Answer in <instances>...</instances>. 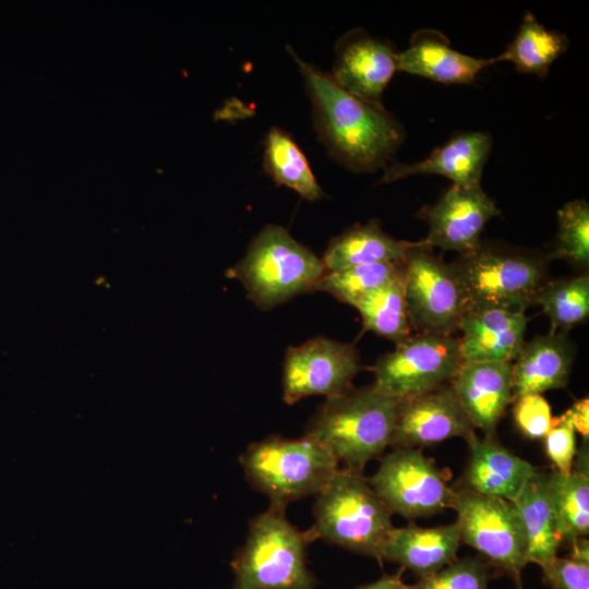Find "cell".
I'll return each instance as SVG.
<instances>
[{
	"mask_svg": "<svg viewBox=\"0 0 589 589\" xmlns=\"http://www.w3.org/2000/svg\"><path fill=\"white\" fill-rule=\"evenodd\" d=\"M303 77L312 104L315 129L330 156L350 170L372 172L386 168L405 132L382 104L361 99L341 88L330 74L303 61L287 47Z\"/></svg>",
	"mask_w": 589,
	"mask_h": 589,
	"instance_id": "1",
	"label": "cell"
},
{
	"mask_svg": "<svg viewBox=\"0 0 589 589\" xmlns=\"http://www.w3.org/2000/svg\"><path fill=\"white\" fill-rule=\"evenodd\" d=\"M399 400L372 384L326 398L304 435L327 447L344 469L361 473L392 445Z\"/></svg>",
	"mask_w": 589,
	"mask_h": 589,
	"instance_id": "2",
	"label": "cell"
},
{
	"mask_svg": "<svg viewBox=\"0 0 589 589\" xmlns=\"http://www.w3.org/2000/svg\"><path fill=\"white\" fill-rule=\"evenodd\" d=\"M551 256L495 241H480L450 263L467 309L525 311L549 280Z\"/></svg>",
	"mask_w": 589,
	"mask_h": 589,
	"instance_id": "3",
	"label": "cell"
},
{
	"mask_svg": "<svg viewBox=\"0 0 589 589\" xmlns=\"http://www.w3.org/2000/svg\"><path fill=\"white\" fill-rule=\"evenodd\" d=\"M240 464L252 488L269 498L271 505L281 508L316 496L339 470L332 452L306 435L267 436L250 444Z\"/></svg>",
	"mask_w": 589,
	"mask_h": 589,
	"instance_id": "4",
	"label": "cell"
},
{
	"mask_svg": "<svg viewBox=\"0 0 589 589\" xmlns=\"http://www.w3.org/2000/svg\"><path fill=\"white\" fill-rule=\"evenodd\" d=\"M324 273L322 259L287 229L272 224L255 236L230 269V276L242 283L249 299L263 311L316 291Z\"/></svg>",
	"mask_w": 589,
	"mask_h": 589,
	"instance_id": "5",
	"label": "cell"
},
{
	"mask_svg": "<svg viewBox=\"0 0 589 589\" xmlns=\"http://www.w3.org/2000/svg\"><path fill=\"white\" fill-rule=\"evenodd\" d=\"M311 540L322 539L357 554L380 560L393 530L392 513L366 478L339 469L316 495Z\"/></svg>",
	"mask_w": 589,
	"mask_h": 589,
	"instance_id": "6",
	"label": "cell"
},
{
	"mask_svg": "<svg viewBox=\"0 0 589 589\" xmlns=\"http://www.w3.org/2000/svg\"><path fill=\"white\" fill-rule=\"evenodd\" d=\"M310 541L306 531L288 521L285 508L271 505L250 522L245 543L231 562L233 589H314L305 563Z\"/></svg>",
	"mask_w": 589,
	"mask_h": 589,
	"instance_id": "7",
	"label": "cell"
},
{
	"mask_svg": "<svg viewBox=\"0 0 589 589\" xmlns=\"http://www.w3.org/2000/svg\"><path fill=\"white\" fill-rule=\"evenodd\" d=\"M410 324L417 334L452 335L467 311L465 296L450 264L420 240L401 260Z\"/></svg>",
	"mask_w": 589,
	"mask_h": 589,
	"instance_id": "8",
	"label": "cell"
},
{
	"mask_svg": "<svg viewBox=\"0 0 589 589\" xmlns=\"http://www.w3.org/2000/svg\"><path fill=\"white\" fill-rule=\"evenodd\" d=\"M452 508L457 513L461 543L520 587L521 572L528 564L527 540L515 504L461 488L455 489Z\"/></svg>",
	"mask_w": 589,
	"mask_h": 589,
	"instance_id": "9",
	"label": "cell"
},
{
	"mask_svg": "<svg viewBox=\"0 0 589 589\" xmlns=\"http://www.w3.org/2000/svg\"><path fill=\"white\" fill-rule=\"evenodd\" d=\"M366 480L392 514L407 519L435 515L454 502L455 489L421 448L395 447Z\"/></svg>",
	"mask_w": 589,
	"mask_h": 589,
	"instance_id": "10",
	"label": "cell"
},
{
	"mask_svg": "<svg viewBox=\"0 0 589 589\" xmlns=\"http://www.w3.org/2000/svg\"><path fill=\"white\" fill-rule=\"evenodd\" d=\"M461 363L458 338L416 334L376 360L372 385L402 400L450 383Z\"/></svg>",
	"mask_w": 589,
	"mask_h": 589,
	"instance_id": "11",
	"label": "cell"
},
{
	"mask_svg": "<svg viewBox=\"0 0 589 589\" xmlns=\"http://www.w3.org/2000/svg\"><path fill=\"white\" fill-rule=\"evenodd\" d=\"M360 369L359 353L351 344L318 336L289 347L283 370L284 400L292 405L308 396L341 395L353 387Z\"/></svg>",
	"mask_w": 589,
	"mask_h": 589,
	"instance_id": "12",
	"label": "cell"
},
{
	"mask_svg": "<svg viewBox=\"0 0 589 589\" xmlns=\"http://www.w3.org/2000/svg\"><path fill=\"white\" fill-rule=\"evenodd\" d=\"M498 215L500 209L481 185L452 184L435 204L425 206L419 214L428 224L423 242L443 251L468 252L481 241L489 220Z\"/></svg>",
	"mask_w": 589,
	"mask_h": 589,
	"instance_id": "13",
	"label": "cell"
},
{
	"mask_svg": "<svg viewBox=\"0 0 589 589\" xmlns=\"http://www.w3.org/2000/svg\"><path fill=\"white\" fill-rule=\"evenodd\" d=\"M474 432L450 385L399 400L392 438L394 447L422 448Z\"/></svg>",
	"mask_w": 589,
	"mask_h": 589,
	"instance_id": "14",
	"label": "cell"
},
{
	"mask_svg": "<svg viewBox=\"0 0 589 589\" xmlns=\"http://www.w3.org/2000/svg\"><path fill=\"white\" fill-rule=\"evenodd\" d=\"M398 52L387 41L352 29L335 46L332 79L348 93L382 104L381 97L397 70Z\"/></svg>",
	"mask_w": 589,
	"mask_h": 589,
	"instance_id": "15",
	"label": "cell"
},
{
	"mask_svg": "<svg viewBox=\"0 0 589 589\" xmlns=\"http://www.w3.org/2000/svg\"><path fill=\"white\" fill-rule=\"evenodd\" d=\"M450 385L473 428L495 436L513 401L512 362H462Z\"/></svg>",
	"mask_w": 589,
	"mask_h": 589,
	"instance_id": "16",
	"label": "cell"
},
{
	"mask_svg": "<svg viewBox=\"0 0 589 589\" xmlns=\"http://www.w3.org/2000/svg\"><path fill=\"white\" fill-rule=\"evenodd\" d=\"M491 148L492 137L489 133L460 132L423 160L392 163L384 169L381 182L389 183L414 175H440L453 181V184L479 187Z\"/></svg>",
	"mask_w": 589,
	"mask_h": 589,
	"instance_id": "17",
	"label": "cell"
},
{
	"mask_svg": "<svg viewBox=\"0 0 589 589\" xmlns=\"http://www.w3.org/2000/svg\"><path fill=\"white\" fill-rule=\"evenodd\" d=\"M527 323L525 311L467 309L458 327L462 362H513L525 342Z\"/></svg>",
	"mask_w": 589,
	"mask_h": 589,
	"instance_id": "18",
	"label": "cell"
},
{
	"mask_svg": "<svg viewBox=\"0 0 589 589\" xmlns=\"http://www.w3.org/2000/svg\"><path fill=\"white\" fill-rule=\"evenodd\" d=\"M470 454L464 473L465 489L474 493L515 501L537 469L513 454L495 436L467 440Z\"/></svg>",
	"mask_w": 589,
	"mask_h": 589,
	"instance_id": "19",
	"label": "cell"
},
{
	"mask_svg": "<svg viewBox=\"0 0 589 589\" xmlns=\"http://www.w3.org/2000/svg\"><path fill=\"white\" fill-rule=\"evenodd\" d=\"M574 358L575 347L565 332H550L525 341L512 362L513 400L564 388Z\"/></svg>",
	"mask_w": 589,
	"mask_h": 589,
	"instance_id": "20",
	"label": "cell"
},
{
	"mask_svg": "<svg viewBox=\"0 0 589 589\" xmlns=\"http://www.w3.org/2000/svg\"><path fill=\"white\" fill-rule=\"evenodd\" d=\"M492 64V58H476L455 50L448 39L435 29L416 32L409 46L398 52L397 58L398 71L445 85L470 84Z\"/></svg>",
	"mask_w": 589,
	"mask_h": 589,
	"instance_id": "21",
	"label": "cell"
},
{
	"mask_svg": "<svg viewBox=\"0 0 589 589\" xmlns=\"http://www.w3.org/2000/svg\"><path fill=\"white\" fill-rule=\"evenodd\" d=\"M460 544L457 520L429 528L412 524L394 527L382 548L380 560L398 563L422 578L455 561Z\"/></svg>",
	"mask_w": 589,
	"mask_h": 589,
	"instance_id": "22",
	"label": "cell"
},
{
	"mask_svg": "<svg viewBox=\"0 0 589 589\" xmlns=\"http://www.w3.org/2000/svg\"><path fill=\"white\" fill-rule=\"evenodd\" d=\"M418 242V241H417ZM417 242L388 236L376 219L357 224L333 238L322 257L325 272L358 265L400 262Z\"/></svg>",
	"mask_w": 589,
	"mask_h": 589,
	"instance_id": "23",
	"label": "cell"
},
{
	"mask_svg": "<svg viewBox=\"0 0 589 589\" xmlns=\"http://www.w3.org/2000/svg\"><path fill=\"white\" fill-rule=\"evenodd\" d=\"M588 440L577 448L569 473L546 474L548 491L562 543H573L589 533Z\"/></svg>",
	"mask_w": 589,
	"mask_h": 589,
	"instance_id": "24",
	"label": "cell"
},
{
	"mask_svg": "<svg viewBox=\"0 0 589 589\" xmlns=\"http://www.w3.org/2000/svg\"><path fill=\"white\" fill-rule=\"evenodd\" d=\"M513 503L527 540V561L541 567L557 556L562 544L548 491L546 473L537 470Z\"/></svg>",
	"mask_w": 589,
	"mask_h": 589,
	"instance_id": "25",
	"label": "cell"
},
{
	"mask_svg": "<svg viewBox=\"0 0 589 589\" xmlns=\"http://www.w3.org/2000/svg\"><path fill=\"white\" fill-rule=\"evenodd\" d=\"M568 48L567 37L545 28L533 14L527 13L513 40L493 62H512L521 73L544 77L551 64Z\"/></svg>",
	"mask_w": 589,
	"mask_h": 589,
	"instance_id": "26",
	"label": "cell"
},
{
	"mask_svg": "<svg viewBox=\"0 0 589 589\" xmlns=\"http://www.w3.org/2000/svg\"><path fill=\"white\" fill-rule=\"evenodd\" d=\"M264 167L278 185L296 191L302 199L312 202L323 196L303 152L288 133L275 127L265 136Z\"/></svg>",
	"mask_w": 589,
	"mask_h": 589,
	"instance_id": "27",
	"label": "cell"
},
{
	"mask_svg": "<svg viewBox=\"0 0 589 589\" xmlns=\"http://www.w3.org/2000/svg\"><path fill=\"white\" fill-rule=\"evenodd\" d=\"M352 306L359 311L366 330L389 339L395 345L412 336L402 274L395 281L363 296Z\"/></svg>",
	"mask_w": 589,
	"mask_h": 589,
	"instance_id": "28",
	"label": "cell"
},
{
	"mask_svg": "<svg viewBox=\"0 0 589 589\" xmlns=\"http://www.w3.org/2000/svg\"><path fill=\"white\" fill-rule=\"evenodd\" d=\"M551 321V332H565L584 323L589 315V277L587 274L548 280L536 298Z\"/></svg>",
	"mask_w": 589,
	"mask_h": 589,
	"instance_id": "29",
	"label": "cell"
},
{
	"mask_svg": "<svg viewBox=\"0 0 589 589\" xmlns=\"http://www.w3.org/2000/svg\"><path fill=\"white\" fill-rule=\"evenodd\" d=\"M401 274V261L325 272L316 291L327 292L338 301L353 305L363 296L395 281Z\"/></svg>",
	"mask_w": 589,
	"mask_h": 589,
	"instance_id": "30",
	"label": "cell"
},
{
	"mask_svg": "<svg viewBox=\"0 0 589 589\" xmlns=\"http://www.w3.org/2000/svg\"><path fill=\"white\" fill-rule=\"evenodd\" d=\"M557 235L551 259H563L581 267L589 265V205L584 199L557 211Z\"/></svg>",
	"mask_w": 589,
	"mask_h": 589,
	"instance_id": "31",
	"label": "cell"
},
{
	"mask_svg": "<svg viewBox=\"0 0 589 589\" xmlns=\"http://www.w3.org/2000/svg\"><path fill=\"white\" fill-rule=\"evenodd\" d=\"M489 565L480 557L456 558L438 572L419 578L416 589H489Z\"/></svg>",
	"mask_w": 589,
	"mask_h": 589,
	"instance_id": "32",
	"label": "cell"
},
{
	"mask_svg": "<svg viewBox=\"0 0 589 589\" xmlns=\"http://www.w3.org/2000/svg\"><path fill=\"white\" fill-rule=\"evenodd\" d=\"M570 546L568 556L541 566L543 577L553 589H589V542L580 538Z\"/></svg>",
	"mask_w": 589,
	"mask_h": 589,
	"instance_id": "33",
	"label": "cell"
},
{
	"mask_svg": "<svg viewBox=\"0 0 589 589\" xmlns=\"http://www.w3.org/2000/svg\"><path fill=\"white\" fill-rule=\"evenodd\" d=\"M513 401L514 421L519 431L530 440L543 438L554 423L546 399L541 394H527Z\"/></svg>",
	"mask_w": 589,
	"mask_h": 589,
	"instance_id": "34",
	"label": "cell"
},
{
	"mask_svg": "<svg viewBox=\"0 0 589 589\" xmlns=\"http://www.w3.org/2000/svg\"><path fill=\"white\" fill-rule=\"evenodd\" d=\"M543 438L545 454L555 467V471L569 473L577 453V445L576 431L566 411L554 418L553 426Z\"/></svg>",
	"mask_w": 589,
	"mask_h": 589,
	"instance_id": "35",
	"label": "cell"
},
{
	"mask_svg": "<svg viewBox=\"0 0 589 589\" xmlns=\"http://www.w3.org/2000/svg\"><path fill=\"white\" fill-rule=\"evenodd\" d=\"M570 421L584 440H588L589 435V401L588 398H582L573 404V406L566 410Z\"/></svg>",
	"mask_w": 589,
	"mask_h": 589,
	"instance_id": "36",
	"label": "cell"
},
{
	"mask_svg": "<svg viewBox=\"0 0 589 589\" xmlns=\"http://www.w3.org/2000/svg\"><path fill=\"white\" fill-rule=\"evenodd\" d=\"M358 589H416L414 585H408L406 584L401 577L400 574H392V575H383L377 580L361 586Z\"/></svg>",
	"mask_w": 589,
	"mask_h": 589,
	"instance_id": "37",
	"label": "cell"
}]
</instances>
